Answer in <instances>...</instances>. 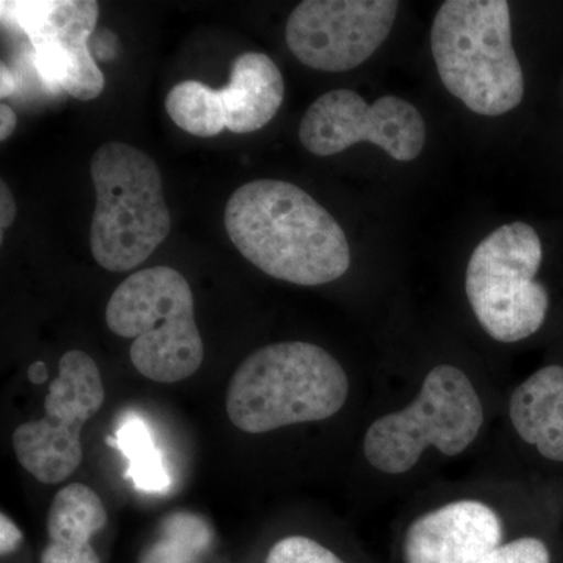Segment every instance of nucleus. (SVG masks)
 <instances>
[{
	"label": "nucleus",
	"mask_w": 563,
	"mask_h": 563,
	"mask_svg": "<svg viewBox=\"0 0 563 563\" xmlns=\"http://www.w3.org/2000/svg\"><path fill=\"white\" fill-rule=\"evenodd\" d=\"M107 525L106 507L88 485L69 484L47 514V544L41 563H102L91 539Z\"/></svg>",
	"instance_id": "4468645a"
},
{
	"label": "nucleus",
	"mask_w": 563,
	"mask_h": 563,
	"mask_svg": "<svg viewBox=\"0 0 563 563\" xmlns=\"http://www.w3.org/2000/svg\"><path fill=\"white\" fill-rule=\"evenodd\" d=\"M18 90V81L14 74L5 65L0 69V98L5 99Z\"/></svg>",
	"instance_id": "393cba45"
},
{
	"label": "nucleus",
	"mask_w": 563,
	"mask_h": 563,
	"mask_svg": "<svg viewBox=\"0 0 563 563\" xmlns=\"http://www.w3.org/2000/svg\"><path fill=\"white\" fill-rule=\"evenodd\" d=\"M484 406L470 377L453 365H439L422 380L409 406L377 418L363 440V453L384 474L409 473L428 448L462 454L479 435Z\"/></svg>",
	"instance_id": "423d86ee"
},
{
	"label": "nucleus",
	"mask_w": 563,
	"mask_h": 563,
	"mask_svg": "<svg viewBox=\"0 0 563 563\" xmlns=\"http://www.w3.org/2000/svg\"><path fill=\"white\" fill-rule=\"evenodd\" d=\"M299 141L318 157L340 154L354 144H376L398 162H412L426 143L420 111L398 96H383L369 106L358 92L333 90L307 109Z\"/></svg>",
	"instance_id": "9d476101"
},
{
	"label": "nucleus",
	"mask_w": 563,
	"mask_h": 563,
	"mask_svg": "<svg viewBox=\"0 0 563 563\" xmlns=\"http://www.w3.org/2000/svg\"><path fill=\"white\" fill-rule=\"evenodd\" d=\"M106 321L111 332L133 340L132 365L154 383H180L202 365L195 296L169 266L141 269L122 282L107 303Z\"/></svg>",
	"instance_id": "39448f33"
},
{
	"label": "nucleus",
	"mask_w": 563,
	"mask_h": 563,
	"mask_svg": "<svg viewBox=\"0 0 563 563\" xmlns=\"http://www.w3.org/2000/svg\"><path fill=\"white\" fill-rule=\"evenodd\" d=\"M347 393L346 372L328 351L312 343L268 344L233 373L225 410L240 431L265 433L328 420L343 409Z\"/></svg>",
	"instance_id": "f03ea898"
},
{
	"label": "nucleus",
	"mask_w": 563,
	"mask_h": 563,
	"mask_svg": "<svg viewBox=\"0 0 563 563\" xmlns=\"http://www.w3.org/2000/svg\"><path fill=\"white\" fill-rule=\"evenodd\" d=\"M211 542L210 526L199 515L176 512L166 517L158 539L140 563H196Z\"/></svg>",
	"instance_id": "a211bd4d"
},
{
	"label": "nucleus",
	"mask_w": 563,
	"mask_h": 563,
	"mask_svg": "<svg viewBox=\"0 0 563 563\" xmlns=\"http://www.w3.org/2000/svg\"><path fill=\"white\" fill-rule=\"evenodd\" d=\"M18 206L13 192L7 187L5 181L0 184V229L3 231L10 228L16 220Z\"/></svg>",
	"instance_id": "5701e85b"
},
{
	"label": "nucleus",
	"mask_w": 563,
	"mask_h": 563,
	"mask_svg": "<svg viewBox=\"0 0 563 563\" xmlns=\"http://www.w3.org/2000/svg\"><path fill=\"white\" fill-rule=\"evenodd\" d=\"M106 401L101 372L84 351H69L44 399V418L21 424L13 450L22 468L43 484H60L79 468L81 428Z\"/></svg>",
	"instance_id": "6e6552de"
},
{
	"label": "nucleus",
	"mask_w": 563,
	"mask_h": 563,
	"mask_svg": "<svg viewBox=\"0 0 563 563\" xmlns=\"http://www.w3.org/2000/svg\"><path fill=\"white\" fill-rule=\"evenodd\" d=\"M166 113L181 131L199 139L220 135L225 129L220 90L198 80L174 85L166 96Z\"/></svg>",
	"instance_id": "f3484780"
},
{
	"label": "nucleus",
	"mask_w": 563,
	"mask_h": 563,
	"mask_svg": "<svg viewBox=\"0 0 563 563\" xmlns=\"http://www.w3.org/2000/svg\"><path fill=\"white\" fill-rule=\"evenodd\" d=\"M265 563H346L324 544L303 536H290L274 543Z\"/></svg>",
	"instance_id": "6ab92c4d"
},
{
	"label": "nucleus",
	"mask_w": 563,
	"mask_h": 563,
	"mask_svg": "<svg viewBox=\"0 0 563 563\" xmlns=\"http://www.w3.org/2000/svg\"><path fill=\"white\" fill-rule=\"evenodd\" d=\"M224 225L240 254L274 279L317 287L350 269L342 225L290 181L252 180L236 188L225 206Z\"/></svg>",
	"instance_id": "f257e3e1"
},
{
	"label": "nucleus",
	"mask_w": 563,
	"mask_h": 563,
	"mask_svg": "<svg viewBox=\"0 0 563 563\" xmlns=\"http://www.w3.org/2000/svg\"><path fill=\"white\" fill-rule=\"evenodd\" d=\"M431 47L444 87L474 113L499 117L523 101L506 0H448L433 18Z\"/></svg>",
	"instance_id": "7ed1b4c3"
},
{
	"label": "nucleus",
	"mask_w": 563,
	"mask_h": 563,
	"mask_svg": "<svg viewBox=\"0 0 563 563\" xmlns=\"http://www.w3.org/2000/svg\"><path fill=\"white\" fill-rule=\"evenodd\" d=\"M220 95L225 129L257 132L276 117L284 102V77L268 55L246 52L233 60L231 79Z\"/></svg>",
	"instance_id": "ddd939ff"
},
{
	"label": "nucleus",
	"mask_w": 563,
	"mask_h": 563,
	"mask_svg": "<svg viewBox=\"0 0 563 563\" xmlns=\"http://www.w3.org/2000/svg\"><path fill=\"white\" fill-rule=\"evenodd\" d=\"M479 563H551V553L539 537H518L496 548Z\"/></svg>",
	"instance_id": "aec40b11"
},
{
	"label": "nucleus",
	"mask_w": 563,
	"mask_h": 563,
	"mask_svg": "<svg viewBox=\"0 0 563 563\" xmlns=\"http://www.w3.org/2000/svg\"><path fill=\"white\" fill-rule=\"evenodd\" d=\"M90 172L96 192L92 257L107 272H132L172 232L161 169L139 147L110 141L92 155Z\"/></svg>",
	"instance_id": "20e7f679"
},
{
	"label": "nucleus",
	"mask_w": 563,
	"mask_h": 563,
	"mask_svg": "<svg viewBox=\"0 0 563 563\" xmlns=\"http://www.w3.org/2000/svg\"><path fill=\"white\" fill-rule=\"evenodd\" d=\"M2 18L31 40L33 65L47 88L84 102L102 95L106 77L90 51L99 20L98 2H2Z\"/></svg>",
	"instance_id": "1a4fd4ad"
},
{
	"label": "nucleus",
	"mask_w": 563,
	"mask_h": 563,
	"mask_svg": "<svg viewBox=\"0 0 563 563\" xmlns=\"http://www.w3.org/2000/svg\"><path fill=\"white\" fill-rule=\"evenodd\" d=\"M118 44H120V40L113 32L107 31V29L96 31L90 40L91 55L98 60H111L118 54Z\"/></svg>",
	"instance_id": "412c9836"
},
{
	"label": "nucleus",
	"mask_w": 563,
	"mask_h": 563,
	"mask_svg": "<svg viewBox=\"0 0 563 563\" xmlns=\"http://www.w3.org/2000/svg\"><path fill=\"white\" fill-rule=\"evenodd\" d=\"M29 379L32 380L33 384L40 385L46 383L47 380V366L44 362H35L29 368Z\"/></svg>",
	"instance_id": "a878e982"
},
{
	"label": "nucleus",
	"mask_w": 563,
	"mask_h": 563,
	"mask_svg": "<svg viewBox=\"0 0 563 563\" xmlns=\"http://www.w3.org/2000/svg\"><path fill=\"white\" fill-rule=\"evenodd\" d=\"M18 125V117L7 103L0 106V141L10 139Z\"/></svg>",
	"instance_id": "b1692460"
},
{
	"label": "nucleus",
	"mask_w": 563,
	"mask_h": 563,
	"mask_svg": "<svg viewBox=\"0 0 563 563\" xmlns=\"http://www.w3.org/2000/svg\"><path fill=\"white\" fill-rule=\"evenodd\" d=\"M504 542L498 512L477 499H459L422 514L407 528L402 563H479Z\"/></svg>",
	"instance_id": "f8f14e48"
},
{
	"label": "nucleus",
	"mask_w": 563,
	"mask_h": 563,
	"mask_svg": "<svg viewBox=\"0 0 563 563\" xmlns=\"http://www.w3.org/2000/svg\"><path fill=\"white\" fill-rule=\"evenodd\" d=\"M21 529L5 514L0 515V554L9 555L20 548Z\"/></svg>",
	"instance_id": "4be33fe9"
},
{
	"label": "nucleus",
	"mask_w": 563,
	"mask_h": 563,
	"mask_svg": "<svg viewBox=\"0 0 563 563\" xmlns=\"http://www.w3.org/2000/svg\"><path fill=\"white\" fill-rule=\"evenodd\" d=\"M398 10L396 0H303L288 18L285 40L302 65L344 73L383 46Z\"/></svg>",
	"instance_id": "9b49d317"
},
{
	"label": "nucleus",
	"mask_w": 563,
	"mask_h": 563,
	"mask_svg": "<svg viewBox=\"0 0 563 563\" xmlns=\"http://www.w3.org/2000/svg\"><path fill=\"white\" fill-rule=\"evenodd\" d=\"M542 258L539 233L521 221L496 229L473 251L466 296L474 317L496 342H521L547 320L550 296L536 280Z\"/></svg>",
	"instance_id": "0eeeda50"
},
{
	"label": "nucleus",
	"mask_w": 563,
	"mask_h": 563,
	"mask_svg": "<svg viewBox=\"0 0 563 563\" xmlns=\"http://www.w3.org/2000/svg\"><path fill=\"white\" fill-rule=\"evenodd\" d=\"M509 417L525 443L563 463V366L540 368L515 388Z\"/></svg>",
	"instance_id": "2eb2a0df"
},
{
	"label": "nucleus",
	"mask_w": 563,
	"mask_h": 563,
	"mask_svg": "<svg viewBox=\"0 0 563 563\" xmlns=\"http://www.w3.org/2000/svg\"><path fill=\"white\" fill-rule=\"evenodd\" d=\"M107 443L117 448L128 457V476L139 490L161 493L172 485V477L166 472L165 461L161 450L155 446L150 426L141 418L129 417L122 421L114 437H109Z\"/></svg>",
	"instance_id": "dca6fc26"
}]
</instances>
